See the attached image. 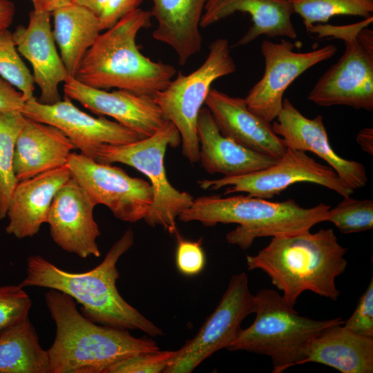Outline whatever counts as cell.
Returning a JSON list of instances; mask_svg holds the SVG:
<instances>
[{"label": "cell", "instance_id": "cell-39", "mask_svg": "<svg viewBox=\"0 0 373 373\" xmlns=\"http://www.w3.org/2000/svg\"><path fill=\"white\" fill-rule=\"evenodd\" d=\"M15 6L10 0H0V32L8 29L13 21Z\"/></svg>", "mask_w": 373, "mask_h": 373}, {"label": "cell", "instance_id": "cell-33", "mask_svg": "<svg viewBox=\"0 0 373 373\" xmlns=\"http://www.w3.org/2000/svg\"><path fill=\"white\" fill-rule=\"evenodd\" d=\"M175 351L160 350L129 356L115 364L108 373H160L166 370Z\"/></svg>", "mask_w": 373, "mask_h": 373}, {"label": "cell", "instance_id": "cell-34", "mask_svg": "<svg viewBox=\"0 0 373 373\" xmlns=\"http://www.w3.org/2000/svg\"><path fill=\"white\" fill-rule=\"evenodd\" d=\"M178 245L175 251V265L183 275L194 276L204 268L206 257L200 240L190 241L175 233Z\"/></svg>", "mask_w": 373, "mask_h": 373}, {"label": "cell", "instance_id": "cell-9", "mask_svg": "<svg viewBox=\"0 0 373 373\" xmlns=\"http://www.w3.org/2000/svg\"><path fill=\"white\" fill-rule=\"evenodd\" d=\"M209 49L198 68L188 75L179 72L175 79L153 97L165 119L178 130L182 155L191 163L199 161L198 117L211 86L216 79L236 70L227 39L213 41Z\"/></svg>", "mask_w": 373, "mask_h": 373}, {"label": "cell", "instance_id": "cell-18", "mask_svg": "<svg viewBox=\"0 0 373 373\" xmlns=\"http://www.w3.org/2000/svg\"><path fill=\"white\" fill-rule=\"evenodd\" d=\"M50 16L32 10L28 26L19 25L12 33L17 51L32 65L34 82L40 90L37 100L45 104L61 99L59 86L69 77L55 46Z\"/></svg>", "mask_w": 373, "mask_h": 373}, {"label": "cell", "instance_id": "cell-41", "mask_svg": "<svg viewBox=\"0 0 373 373\" xmlns=\"http://www.w3.org/2000/svg\"><path fill=\"white\" fill-rule=\"evenodd\" d=\"M107 0H75V3L86 7L98 17L101 14Z\"/></svg>", "mask_w": 373, "mask_h": 373}, {"label": "cell", "instance_id": "cell-15", "mask_svg": "<svg viewBox=\"0 0 373 373\" xmlns=\"http://www.w3.org/2000/svg\"><path fill=\"white\" fill-rule=\"evenodd\" d=\"M95 206L71 176L57 191L48 213L46 223L54 242L82 258L99 257L97 239L100 231L93 216Z\"/></svg>", "mask_w": 373, "mask_h": 373}, {"label": "cell", "instance_id": "cell-23", "mask_svg": "<svg viewBox=\"0 0 373 373\" xmlns=\"http://www.w3.org/2000/svg\"><path fill=\"white\" fill-rule=\"evenodd\" d=\"M74 149L75 146L60 130L26 117L13 161L18 182L66 165Z\"/></svg>", "mask_w": 373, "mask_h": 373}, {"label": "cell", "instance_id": "cell-5", "mask_svg": "<svg viewBox=\"0 0 373 373\" xmlns=\"http://www.w3.org/2000/svg\"><path fill=\"white\" fill-rule=\"evenodd\" d=\"M330 206L320 203L304 208L294 199L271 202L250 195L222 198L218 195L194 198L191 205L178 216L182 222L198 221L207 227L218 223L238 226L226 235L228 243L249 249L258 238L277 237L309 231L326 221Z\"/></svg>", "mask_w": 373, "mask_h": 373}, {"label": "cell", "instance_id": "cell-2", "mask_svg": "<svg viewBox=\"0 0 373 373\" xmlns=\"http://www.w3.org/2000/svg\"><path fill=\"white\" fill-rule=\"evenodd\" d=\"M346 247L341 245L332 229L310 230L272 237L257 254L247 256L249 270L260 269L283 291V297L294 307L299 296L311 291L336 300L340 295L336 278L347 261Z\"/></svg>", "mask_w": 373, "mask_h": 373}, {"label": "cell", "instance_id": "cell-32", "mask_svg": "<svg viewBox=\"0 0 373 373\" xmlns=\"http://www.w3.org/2000/svg\"><path fill=\"white\" fill-rule=\"evenodd\" d=\"M31 307V298L21 285L0 287V332L28 317Z\"/></svg>", "mask_w": 373, "mask_h": 373}, {"label": "cell", "instance_id": "cell-28", "mask_svg": "<svg viewBox=\"0 0 373 373\" xmlns=\"http://www.w3.org/2000/svg\"><path fill=\"white\" fill-rule=\"evenodd\" d=\"M26 119L21 112L0 111V220L6 217L11 195L18 183L13 161L17 140Z\"/></svg>", "mask_w": 373, "mask_h": 373}, {"label": "cell", "instance_id": "cell-30", "mask_svg": "<svg viewBox=\"0 0 373 373\" xmlns=\"http://www.w3.org/2000/svg\"><path fill=\"white\" fill-rule=\"evenodd\" d=\"M15 45L8 30L0 32V76L24 95L26 102L35 97L34 78Z\"/></svg>", "mask_w": 373, "mask_h": 373}, {"label": "cell", "instance_id": "cell-37", "mask_svg": "<svg viewBox=\"0 0 373 373\" xmlns=\"http://www.w3.org/2000/svg\"><path fill=\"white\" fill-rule=\"evenodd\" d=\"M26 102L23 93L0 76V111L21 112Z\"/></svg>", "mask_w": 373, "mask_h": 373}, {"label": "cell", "instance_id": "cell-17", "mask_svg": "<svg viewBox=\"0 0 373 373\" xmlns=\"http://www.w3.org/2000/svg\"><path fill=\"white\" fill-rule=\"evenodd\" d=\"M271 126L274 133L283 139L288 148L316 154L353 190L363 187L367 182L363 164L341 157L334 151L321 115L308 118L285 98L282 110Z\"/></svg>", "mask_w": 373, "mask_h": 373}, {"label": "cell", "instance_id": "cell-3", "mask_svg": "<svg viewBox=\"0 0 373 373\" xmlns=\"http://www.w3.org/2000/svg\"><path fill=\"white\" fill-rule=\"evenodd\" d=\"M45 300L56 325L55 340L47 350L50 373H108L129 356L160 350L151 339L89 320L61 291L50 289Z\"/></svg>", "mask_w": 373, "mask_h": 373}, {"label": "cell", "instance_id": "cell-29", "mask_svg": "<svg viewBox=\"0 0 373 373\" xmlns=\"http://www.w3.org/2000/svg\"><path fill=\"white\" fill-rule=\"evenodd\" d=\"M294 13L303 19L307 30L312 26L326 23L336 15L363 19L372 16L373 0H288Z\"/></svg>", "mask_w": 373, "mask_h": 373}, {"label": "cell", "instance_id": "cell-21", "mask_svg": "<svg viewBox=\"0 0 373 373\" xmlns=\"http://www.w3.org/2000/svg\"><path fill=\"white\" fill-rule=\"evenodd\" d=\"M197 134L199 161L210 174L220 173L222 177L245 175L264 169L278 160L223 135L206 106L198 114Z\"/></svg>", "mask_w": 373, "mask_h": 373}, {"label": "cell", "instance_id": "cell-8", "mask_svg": "<svg viewBox=\"0 0 373 373\" xmlns=\"http://www.w3.org/2000/svg\"><path fill=\"white\" fill-rule=\"evenodd\" d=\"M180 143L178 130L166 121L150 137L124 144H102L95 160L102 164H124L146 175L153 189V200L144 220L149 226L162 227L171 234L178 232L176 219L194 199L190 193L171 185L166 174L164 156L167 146L177 147Z\"/></svg>", "mask_w": 373, "mask_h": 373}, {"label": "cell", "instance_id": "cell-6", "mask_svg": "<svg viewBox=\"0 0 373 373\" xmlns=\"http://www.w3.org/2000/svg\"><path fill=\"white\" fill-rule=\"evenodd\" d=\"M254 323L240 330L227 350L269 356L273 373L299 365L314 337L331 325L345 323L341 317L314 320L301 316L282 295L267 288L254 295Z\"/></svg>", "mask_w": 373, "mask_h": 373}, {"label": "cell", "instance_id": "cell-13", "mask_svg": "<svg viewBox=\"0 0 373 373\" xmlns=\"http://www.w3.org/2000/svg\"><path fill=\"white\" fill-rule=\"evenodd\" d=\"M294 46L285 39L278 43L264 40L261 44L264 73L245 99L251 112L269 122L282 110L284 93L291 83L311 67L331 58L337 50L334 44L305 52L294 51Z\"/></svg>", "mask_w": 373, "mask_h": 373}, {"label": "cell", "instance_id": "cell-10", "mask_svg": "<svg viewBox=\"0 0 373 373\" xmlns=\"http://www.w3.org/2000/svg\"><path fill=\"white\" fill-rule=\"evenodd\" d=\"M298 182L316 184L340 194L350 196L354 190L349 187L328 165L315 161L304 151L288 148L274 164L250 173L198 181L204 190L226 187L224 195L245 192L249 195L270 199Z\"/></svg>", "mask_w": 373, "mask_h": 373}, {"label": "cell", "instance_id": "cell-36", "mask_svg": "<svg viewBox=\"0 0 373 373\" xmlns=\"http://www.w3.org/2000/svg\"><path fill=\"white\" fill-rule=\"evenodd\" d=\"M143 0H107L99 16L101 31L114 26L121 18L139 8Z\"/></svg>", "mask_w": 373, "mask_h": 373}, {"label": "cell", "instance_id": "cell-31", "mask_svg": "<svg viewBox=\"0 0 373 373\" xmlns=\"http://www.w3.org/2000/svg\"><path fill=\"white\" fill-rule=\"evenodd\" d=\"M326 221L333 223L343 233L370 230L373 227V201L345 197L329 209Z\"/></svg>", "mask_w": 373, "mask_h": 373}, {"label": "cell", "instance_id": "cell-25", "mask_svg": "<svg viewBox=\"0 0 373 373\" xmlns=\"http://www.w3.org/2000/svg\"><path fill=\"white\" fill-rule=\"evenodd\" d=\"M208 0H152L151 11L157 22L154 39L171 46L180 65L198 53L202 46L200 23Z\"/></svg>", "mask_w": 373, "mask_h": 373}, {"label": "cell", "instance_id": "cell-26", "mask_svg": "<svg viewBox=\"0 0 373 373\" xmlns=\"http://www.w3.org/2000/svg\"><path fill=\"white\" fill-rule=\"evenodd\" d=\"M51 15L61 58L68 76L75 77L86 52L100 34L99 18L76 3L58 8Z\"/></svg>", "mask_w": 373, "mask_h": 373}, {"label": "cell", "instance_id": "cell-16", "mask_svg": "<svg viewBox=\"0 0 373 373\" xmlns=\"http://www.w3.org/2000/svg\"><path fill=\"white\" fill-rule=\"evenodd\" d=\"M64 92L65 97L79 102L95 114L113 118L142 138L153 135L166 122L152 96L122 89L108 92L70 77L64 82Z\"/></svg>", "mask_w": 373, "mask_h": 373}, {"label": "cell", "instance_id": "cell-40", "mask_svg": "<svg viewBox=\"0 0 373 373\" xmlns=\"http://www.w3.org/2000/svg\"><path fill=\"white\" fill-rule=\"evenodd\" d=\"M356 142L366 153H373V129L366 127L361 129L356 136Z\"/></svg>", "mask_w": 373, "mask_h": 373}, {"label": "cell", "instance_id": "cell-12", "mask_svg": "<svg viewBox=\"0 0 373 373\" xmlns=\"http://www.w3.org/2000/svg\"><path fill=\"white\" fill-rule=\"evenodd\" d=\"M66 164L72 178L86 191L95 205H105L124 222L144 219L153 200L149 182L82 153L72 152Z\"/></svg>", "mask_w": 373, "mask_h": 373}, {"label": "cell", "instance_id": "cell-7", "mask_svg": "<svg viewBox=\"0 0 373 373\" xmlns=\"http://www.w3.org/2000/svg\"><path fill=\"white\" fill-rule=\"evenodd\" d=\"M373 17L347 25L316 24L307 31L318 38L344 41L345 52L318 79L308 99L321 106L373 109Z\"/></svg>", "mask_w": 373, "mask_h": 373}, {"label": "cell", "instance_id": "cell-20", "mask_svg": "<svg viewBox=\"0 0 373 373\" xmlns=\"http://www.w3.org/2000/svg\"><path fill=\"white\" fill-rule=\"evenodd\" d=\"M70 178L66 164L18 182L8 207L6 233L19 239L36 235L47 222L57 191Z\"/></svg>", "mask_w": 373, "mask_h": 373}, {"label": "cell", "instance_id": "cell-27", "mask_svg": "<svg viewBox=\"0 0 373 373\" xmlns=\"http://www.w3.org/2000/svg\"><path fill=\"white\" fill-rule=\"evenodd\" d=\"M0 373H50L47 350L28 317L0 332Z\"/></svg>", "mask_w": 373, "mask_h": 373}, {"label": "cell", "instance_id": "cell-4", "mask_svg": "<svg viewBox=\"0 0 373 373\" xmlns=\"http://www.w3.org/2000/svg\"><path fill=\"white\" fill-rule=\"evenodd\" d=\"M151 11L137 8L99 34L83 57L74 77L96 88H116L153 97L176 74L171 65L144 56L136 44L142 28L151 26Z\"/></svg>", "mask_w": 373, "mask_h": 373}, {"label": "cell", "instance_id": "cell-11", "mask_svg": "<svg viewBox=\"0 0 373 373\" xmlns=\"http://www.w3.org/2000/svg\"><path fill=\"white\" fill-rule=\"evenodd\" d=\"M254 313V295L245 272L233 275L218 306L196 335L179 350L165 373H189L217 351L227 349L241 329L243 320Z\"/></svg>", "mask_w": 373, "mask_h": 373}, {"label": "cell", "instance_id": "cell-1", "mask_svg": "<svg viewBox=\"0 0 373 373\" xmlns=\"http://www.w3.org/2000/svg\"><path fill=\"white\" fill-rule=\"evenodd\" d=\"M133 243L134 234L128 229L97 266L80 273L61 269L39 255L30 256L27 259L26 276L19 285L61 291L80 304L82 314L96 323L139 329L151 337L162 336L163 331L125 301L116 287L119 277L117 263Z\"/></svg>", "mask_w": 373, "mask_h": 373}, {"label": "cell", "instance_id": "cell-19", "mask_svg": "<svg viewBox=\"0 0 373 373\" xmlns=\"http://www.w3.org/2000/svg\"><path fill=\"white\" fill-rule=\"evenodd\" d=\"M204 104L223 135L276 160L286 152L287 146L274 133L271 122L251 112L245 98L211 88Z\"/></svg>", "mask_w": 373, "mask_h": 373}, {"label": "cell", "instance_id": "cell-38", "mask_svg": "<svg viewBox=\"0 0 373 373\" xmlns=\"http://www.w3.org/2000/svg\"><path fill=\"white\" fill-rule=\"evenodd\" d=\"M34 11L52 13L55 10L75 3V0H30Z\"/></svg>", "mask_w": 373, "mask_h": 373}, {"label": "cell", "instance_id": "cell-35", "mask_svg": "<svg viewBox=\"0 0 373 373\" xmlns=\"http://www.w3.org/2000/svg\"><path fill=\"white\" fill-rule=\"evenodd\" d=\"M343 325L358 334L373 337V278L361 296L352 316Z\"/></svg>", "mask_w": 373, "mask_h": 373}, {"label": "cell", "instance_id": "cell-24", "mask_svg": "<svg viewBox=\"0 0 373 373\" xmlns=\"http://www.w3.org/2000/svg\"><path fill=\"white\" fill-rule=\"evenodd\" d=\"M311 362L342 373H372L373 337L354 332L343 324L331 325L309 342L299 365Z\"/></svg>", "mask_w": 373, "mask_h": 373}, {"label": "cell", "instance_id": "cell-14", "mask_svg": "<svg viewBox=\"0 0 373 373\" xmlns=\"http://www.w3.org/2000/svg\"><path fill=\"white\" fill-rule=\"evenodd\" d=\"M21 113L28 119L56 127L80 153L93 160L102 144L119 145L142 139L117 122L81 111L67 97L52 104H41L34 97L26 102Z\"/></svg>", "mask_w": 373, "mask_h": 373}, {"label": "cell", "instance_id": "cell-22", "mask_svg": "<svg viewBox=\"0 0 373 373\" xmlns=\"http://www.w3.org/2000/svg\"><path fill=\"white\" fill-rule=\"evenodd\" d=\"M240 12L251 16L252 25L235 46L249 44L257 37H286L295 39L294 13L288 0H208L200 26L207 28Z\"/></svg>", "mask_w": 373, "mask_h": 373}]
</instances>
